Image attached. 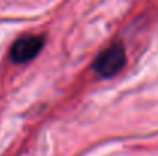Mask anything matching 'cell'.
Wrapping results in <instances>:
<instances>
[{"label": "cell", "mask_w": 158, "mask_h": 156, "mask_svg": "<svg viewBox=\"0 0 158 156\" xmlns=\"http://www.w3.org/2000/svg\"><path fill=\"white\" fill-rule=\"evenodd\" d=\"M126 64V51L120 42L112 43L95 58L92 69L103 78L117 75Z\"/></svg>", "instance_id": "1"}, {"label": "cell", "mask_w": 158, "mask_h": 156, "mask_svg": "<svg viewBox=\"0 0 158 156\" xmlns=\"http://www.w3.org/2000/svg\"><path fill=\"white\" fill-rule=\"evenodd\" d=\"M43 46H45L43 35H35V34L23 35L12 45V48L9 51V57L15 64L29 63L40 54Z\"/></svg>", "instance_id": "2"}]
</instances>
